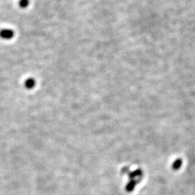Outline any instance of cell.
Segmentation results:
<instances>
[{
    "instance_id": "1",
    "label": "cell",
    "mask_w": 195,
    "mask_h": 195,
    "mask_svg": "<svg viewBox=\"0 0 195 195\" xmlns=\"http://www.w3.org/2000/svg\"><path fill=\"white\" fill-rule=\"evenodd\" d=\"M15 33L11 29H2L0 30V38L5 39V40H10L14 37Z\"/></svg>"
},
{
    "instance_id": "2",
    "label": "cell",
    "mask_w": 195,
    "mask_h": 195,
    "mask_svg": "<svg viewBox=\"0 0 195 195\" xmlns=\"http://www.w3.org/2000/svg\"><path fill=\"white\" fill-rule=\"evenodd\" d=\"M139 182L136 180H129V183L126 184V190L130 192V191H133L135 189V187L136 186V184H138Z\"/></svg>"
},
{
    "instance_id": "3",
    "label": "cell",
    "mask_w": 195,
    "mask_h": 195,
    "mask_svg": "<svg viewBox=\"0 0 195 195\" xmlns=\"http://www.w3.org/2000/svg\"><path fill=\"white\" fill-rule=\"evenodd\" d=\"M25 86L27 89H33L35 86V80L33 78H28L25 82Z\"/></svg>"
},
{
    "instance_id": "4",
    "label": "cell",
    "mask_w": 195,
    "mask_h": 195,
    "mask_svg": "<svg viewBox=\"0 0 195 195\" xmlns=\"http://www.w3.org/2000/svg\"><path fill=\"white\" fill-rule=\"evenodd\" d=\"M181 166H182V160L181 159L178 158L173 162V163L172 165V168L174 170L177 171V170H178L181 167Z\"/></svg>"
},
{
    "instance_id": "5",
    "label": "cell",
    "mask_w": 195,
    "mask_h": 195,
    "mask_svg": "<svg viewBox=\"0 0 195 195\" xmlns=\"http://www.w3.org/2000/svg\"><path fill=\"white\" fill-rule=\"evenodd\" d=\"M30 5L29 0H20L19 2V5L21 8H26Z\"/></svg>"
}]
</instances>
